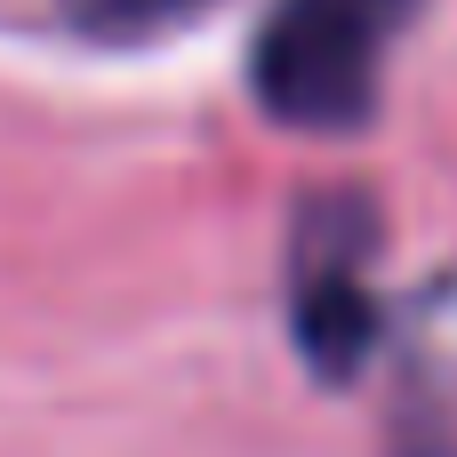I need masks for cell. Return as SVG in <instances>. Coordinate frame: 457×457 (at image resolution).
Instances as JSON below:
<instances>
[{
    "mask_svg": "<svg viewBox=\"0 0 457 457\" xmlns=\"http://www.w3.org/2000/svg\"><path fill=\"white\" fill-rule=\"evenodd\" d=\"M418 0H273L249 40V88L281 129L353 137L378 112L394 32Z\"/></svg>",
    "mask_w": 457,
    "mask_h": 457,
    "instance_id": "obj_1",
    "label": "cell"
},
{
    "mask_svg": "<svg viewBox=\"0 0 457 457\" xmlns=\"http://www.w3.org/2000/svg\"><path fill=\"white\" fill-rule=\"evenodd\" d=\"M281 313L289 345L321 386H353L386 337L378 305V201L370 193H305L281 241Z\"/></svg>",
    "mask_w": 457,
    "mask_h": 457,
    "instance_id": "obj_2",
    "label": "cell"
},
{
    "mask_svg": "<svg viewBox=\"0 0 457 457\" xmlns=\"http://www.w3.org/2000/svg\"><path fill=\"white\" fill-rule=\"evenodd\" d=\"M386 457H457V378L410 361L394 386V418H386Z\"/></svg>",
    "mask_w": 457,
    "mask_h": 457,
    "instance_id": "obj_3",
    "label": "cell"
},
{
    "mask_svg": "<svg viewBox=\"0 0 457 457\" xmlns=\"http://www.w3.org/2000/svg\"><path fill=\"white\" fill-rule=\"evenodd\" d=\"M56 8H64V24H72L80 40H96V48H137V40H161V32L209 16L217 0H56Z\"/></svg>",
    "mask_w": 457,
    "mask_h": 457,
    "instance_id": "obj_4",
    "label": "cell"
}]
</instances>
